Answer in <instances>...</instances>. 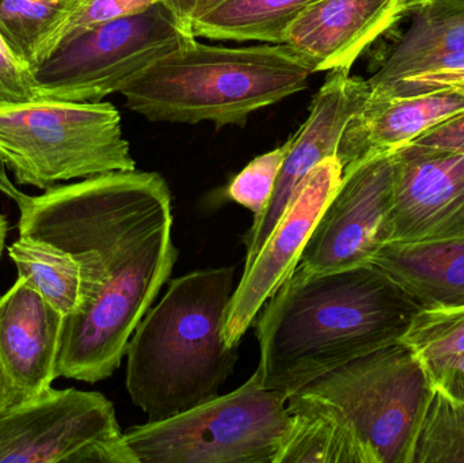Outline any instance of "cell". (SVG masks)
Wrapping results in <instances>:
<instances>
[{
    "instance_id": "obj_1",
    "label": "cell",
    "mask_w": 464,
    "mask_h": 463,
    "mask_svg": "<svg viewBox=\"0 0 464 463\" xmlns=\"http://www.w3.org/2000/svg\"><path fill=\"white\" fill-rule=\"evenodd\" d=\"M0 190L18 206L19 236L56 245L81 265V304L63 323L57 378L108 380L179 260L168 182L154 171H113L27 196L0 163Z\"/></svg>"
},
{
    "instance_id": "obj_2",
    "label": "cell",
    "mask_w": 464,
    "mask_h": 463,
    "mask_svg": "<svg viewBox=\"0 0 464 463\" xmlns=\"http://www.w3.org/2000/svg\"><path fill=\"white\" fill-rule=\"evenodd\" d=\"M421 309L375 265L295 268L256 315L262 386L286 397L326 372L400 342Z\"/></svg>"
},
{
    "instance_id": "obj_3",
    "label": "cell",
    "mask_w": 464,
    "mask_h": 463,
    "mask_svg": "<svg viewBox=\"0 0 464 463\" xmlns=\"http://www.w3.org/2000/svg\"><path fill=\"white\" fill-rule=\"evenodd\" d=\"M234 266L198 269L169 285L127 348V389L149 421H162L219 396L237 347L223 329L237 283Z\"/></svg>"
},
{
    "instance_id": "obj_4",
    "label": "cell",
    "mask_w": 464,
    "mask_h": 463,
    "mask_svg": "<svg viewBox=\"0 0 464 463\" xmlns=\"http://www.w3.org/2000/svg\"><path fill=\"white\" fill-rule=\"evenodd\" d=\"M313 73V63L288 43L230 48L196 40L155 63L121 94L150 121L242 127L254 111L307 89Z\"/></svg>"
},
{
    "instance_id": "obj_5",
    "label": "cell",
    "mask_w": 464,
    "mask_h": 463,
    "mask_svg": "<svg viewBox=\"0 0 464 463\" xmlns=\"http://www.w3.org/2000/svg\"><path fill=\"white\" fill-rule=\"evenodd\" d=\"M430 385L427 364L395 342L316 378L286 407L332 424L359 463H408Z\"/></svg>"
},
{
    "instance_id": "obj_6",
    "label": "cell",
    "mask_w": 464,
    "mask_h": 463,
    "mask_svg": "<svg viewBox=\"0 0 464 463\" xmlns=\"http://www.w3.org/2000/svg\"><path fill=\"white\" fill-rule=\"evenodd\" d=\"M0 163L19 185L136 170L121 116L111 102L38 100L0 108Z\"/></svg>"
},
{
    "instance_id": "obj_7",
    "label": "cell",
    "mask_w": 464,
    "mask_h": 463,
    "mask_svg": "<svg viewBox=\"0 0 464 463\" xmlns=\"http://www.w3.org/2000/svg\"><path fill=\"white\" fill-rule=\"evenodd\" d=\"M288 397L258 372L237 391L125 431L139 463H275L292 418Z\"/></svg>"
},
{
    "instance_id": "obj_8",
    "label": "cell",
    "mask_w": 464,
    "mask_h": 463,
    "mask_svg": "<svg viewBox=\"0 0 464 463\" xmlns=\"http://www.w3.org/2000/svg\"><path fill=\"white\" fill-rule=\"evenodd\" d=\"M195 41L192 24L165 2L103 22L60 43L32 71L37 100L100 102Z\"/></svg>"
},
{
    "instance_id": "obj_9",
    "label": "cell",
    "mask_w": 464,
    "mask_h": 463,
    "mask_svg": "<svg viewBox=\"0 0 464 463\" xmlns=\"http://www.w3.org/2000/svg\"><path fill=\"white\" fill-rule=\"evenodd\" d=\"M139 463L98 391L48 389L0 415V463Z\"/></svg>"
},
{
    "instance_id": "obj_10",
    "label": "cell",
    "mask_w": 464,
    "mask_h": 463,
    "mask_svg": "<svg viewBox=\"0 0 464 463\" xmlns=\"http://www.w3.org/2000/svg\"><path fill=\"white\" fill-rule=\"evenodd\" d=\"M394 152L343 169V181L316 222L297 268L329 274L370 265L389 244Z\"/></svg>"
},
{
    "instance_id": "obj_11",
    "label": "cell",
    "mask_w": 464,
    "mask_h": 463,
    "mask_svg": "<svg viewBox=\"0 0 464 463\" xmlns=\"http://www.w3.org/2000/svg\"><path fill=\"white\" fill-rule=\"evenodd\" d=\"M451 241H464V154L413 143L395 150L389 244Z\"/></svg>"
},
{
    "instance_id": "obj_12",
    "label": "cell",
    "mask_w": 464,
    "mask_h": 463,
    "mask_svg": "<svg viewBox=\"0 0 464 463\" xmlns=\"http://www.w3.org/2000/svg\"><path fill=\"white\" fill-rule=\"evenodd\" d=\"M337 155L326 158L305 177L250 268L243 271L226 315V344L237 347L262 306L294 272L316 222L343 181Z\"/></svg>"
},
{
    "instance_id": "obj_13",
    "label": "cell",
    "mask_w": 464,
    "mask_h": 463,
    "mask_svg": "<svg viewBox=\"0 0 464 463\" xmlns=\"http://www.w3.org/2000/svg\"><path fill=\"white\" fill-rule=\"evenodd\" d=\"M349 72L330 71L324 86L313 98L307 120L292 136L291 149L276 182L272 200L258 222L253 223L246 233L243 271L250 268L308 173L322 160L337 155L346 125L370 100L368 81Z\"/></svg>"
},
{
    "instance_id": "obj_14",
    "label": "cell",
    "mask_w": 464,
    "mask_h": 463,
    "mask_svg": "<svg viewBox=\"0 0 464 463\" xmlns=\"http://www.w3.org/2000/svg\"><path fill=\"white\" fill-rule=\"evenodd\" d=\"M64 315L18 277L0 296V366L8 408L52 388Z\"/></svg>"
},
{
    "instance_id": "obj_15",
    "label": "cell",
    "mask_w": 464,
    "mask_h": 463,
    "mask_svg": "<svg viewBox=\"0 0 464 463\" xmlns=\"http://www.w3.org/2000/svg\"><path fill=\"white\" fill-rule=\"evenodd\" d=\"M402 16L403 0H319L288 27L284 43L304 54L315 72L351 71Z\"/></svg>"
},
{
    "instance_id": "obj_16",
    "label": "cell",
    "mask_w": 464,
    "mask_h": 463,
    "mask_svg": "<svg viewBox=\"0 0 464 463\" xmlns=\"http://www.w3.org/2000/svg\"><path fill=\"white\" fill-rule=\"evenodd\" d=\"M464 113V94L439 89L408 97L370 98L352 117L337 149L343 168L411 143L436 125Z\"/></svg>"
},
{
    "instance_id": "obj_17",
    "label": "cell",
    "mask_w": 464,
    "mask_h": 463,
    "mask_svg": "<svg viewBox=\"0 0 464 463\" xmlns=\"http://www.w3.org/2000/svg\"><path fill=\"white\" fill-rule=\"evenodd\" d=\"M372 265L421 309L464 304V241L389 244Z\"/></svg>"
},
{
    "instance_id": "obj_18",
    "label": "cell",
    "mask_w": 464,
    "mask_h": 463,
    "mask_svg": "<svg viewBox=\"0 0 464 463\" xmlns=\"http://www.w3.org/2000/svg\"><path fill=\"white\" fill-rule=\"evenodd\" d=\"M413 24L381 70L368 79L371 97L419 75L464 49V13L421 8L411 13Z\"/></svg>"
},
{
    "instance_id": "obj_19",
    "label": "cell",
    "mask_w": 464,
    "mask_h": 463,
    "mask_svg": "<svg viewBox=\"0 0 464 463\" xmlns=\"http://www.w3.org/2000/svg\"><path fill=\"white\" fill-rule=\"evenodd\" d=\"M319 0H223L192 22L196 37L284 43L288 27Z\"/></svg>"
},
{
    "instance_id": "obj_20",
    "label": "cell",
    "mask_w": 464,
    "mask_h": 463,
    "mask_svg": "<svg viewBox=\"0 0 464 463\" xmlns=\"http://www.w3.org/2000/svg\"><path fill=\"white\" fill-rule=\"evenodd\" d=\"M76 0H0V37L30 71L53 52Z\"/></svg>"
},
{
    "instance_id": "obj_21",
    "label": "cell",
    "mask_w": 464,
    "mask_h": 463,
    "mask_svg": "<svg viewBox=\"0 0 464 463\" xmlns=\"http://www.w3.org/2000/svg\"><path fill=\"white\" fill-rule=\"evenodd\" d=\"M18 277L29 283L65 317L81 304L82 274L78 260L67 250L32 236H19L8 247Z\"/></svg>"
},
{
    "instance_id": "obj_22",
    "label": "cell",
    "mask_w": 464,
    "mask_h": 463,
    "mask_svg": "<svg viewBox=\"0 0 464 463\" xmlns=\"http://www.w3.org/2000/svg\"><path fill=\"white\" fill-rule=\"evenodd\" d=\"M408 463H464V397L433 378Z\"/></svg>"
},
{
    "instance_id": "obj_23",
    "label": "cell",
    "mask_w": 464,
    "mask_h": 463,
    "mask_svg": "<svg viewBox=\"0 0 464 463\" xmlns=\"http://www.w3.org/2000/svg\"><path fill=\"white\" fill-rule=\"evenodd\" d=\"M400 342L430 370L464 355V304L420 309Z\"/></svg>"
},
{
    "instance_id": "obj_24",
    "label": "cell",
    "mask_w": 464,
    "mask_h": 463,
    "mask_svg": "<svg viewBox=\"0 0 464 463\" xmlns=\"http://www.w3.org/2000/svg\"><path fill=\"white\" fill-rule=\"evenodd\" d=\"M291 143L289 138L283 146L254 158L235 176L226 189V195L230 200L245 207L253 214V223L258 222L272 200L276 182L291 149Z\"/></svg>"
},
{
    "instance_id": "obj_25",
    "label": "cell",
    "mask_w": 464,
    "mask_h": 463,
    "mask_svg": "<svg viewBox=\"0 0 464 463\" xmlns=\"http://www.w3.org/2000/svg\"><path fill=\"white\" fill-rule=\"evenodd\" d=\"M165 0H76L72 13L57 34L54 49L60 43L103 22L133 15ZM53 49V51H54Z\"/></svg>"
},
{
    "instance_id": "obj_26",
    "label": "cell",
    "mask_w": 464,
    "mask_h": 463,
    "mask_svg": "<svg viewBox=\"0 0 464 463\" xmlns=\"http://www.w3.org/2000/svg\"><path fill=\"white\" fill-rule=\"evenodd\" d=\"M37 100L32 71L22 64L0 37V108Z\"/></svg>"
},
{
    "instance_id": "obj_27",
    "label": "cell",
    "mask_w": 464,
    "mask_h": 463,
    "mask_svg": "<svg viewBox=\"0 0 464 463\" xmlns=\"http://www.w3.org/2000/svg\"><path fill=\"white\" fill-rule=\"evenodd\" d=\"M411 143L464 154V113L436 125Z\"/></svg>"
},
{
    "instance_id": "obj_28",
    "label": "cell",
    "mask_w": 464,
    "mask_h": 463,
    "mask_svg": "<svg viewBox=\"0 0 464 463\" xmlns=\"http://www.w3.org/2000/svg\"><path fill=\"white\" fill-rule=\"evenodd\" d=\"M433 380L446 385L454 393L464 397V355L450 359L430 370Z\"/></svg>"
},
{
    "instance_id": "obj_29",
    "label": "cell",
    "mask_w": 464,
    "mask_h": 463,
    "mask_svg": "<svg viewBox=\"0 0 464 463\" xmlns=\"http://www.w3.org/2000/svg\"><path fill=\"white\" fill-rule=\"evenodd\" d=\"M223 0H165L166 5L187 24H192L195 19L222 3Z\"/></svg>"
},
{
    "instance_id": "obj_30",
    "label": "cell",
    "mask_w": 464,
    "mask_h": 463,
    "mask_svg": "<svg viewBox=\"0 0 464 463\" xmlns=\"http://www.w3.org/2000/svg\"><path fill=\"white\" fill-rule=\"evenodd\" d=\"M421 8L449 11V13H464V0H403V11L414 13Z\"/></svg>"
},
{
    "instance_id": "obj_31",
    "label": "cell",
    "mask_w": 464,
    "mask_h": 463,
    "mask_svg": "<svg viewBox=\"0 0 464 463\" xmlns=\"http://www.w3.org/2000/svg\"><path fill=\"white\" fill-rule=\"evenodd\" d=\"M8 408L7 385H5V374L0 366V415Z\"/></svg>"
},
{
    "instance_id": "obj_32",
    "label": "cell",
    "mask_w": 464,
    "mask_h": 463,
    "mask_svg": "<svg viewBox=\"0 0 464 463\" xmlns=\"http://www.w3.org/2000/svg\"><path fill=\"white\" fill-rule=\"evenodd\" d=\"M8 220L5 215L0 214V256L5 249V238H7Z\"/></svg>"
}]
</instances>
